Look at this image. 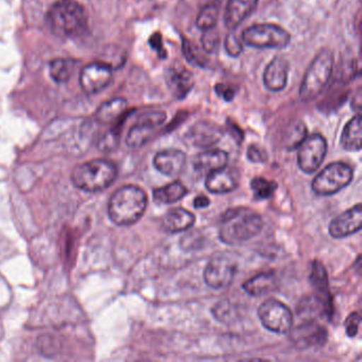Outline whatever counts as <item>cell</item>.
<instances>
[{
  "label": "cell",
  "instance_id": "8fae6325",
  "mask_svg": "<svg viewBox=\"0 0 362 362\" xmlns=\"http://www.w3.org/2000/svg\"><path fill=\"white\" fill-rule=\"evenodd\" d=\"M236 274V264L226 256H216L205 267L204 281L209 287L220 290L230 287Z\"/></svg>",
  "mask_w": 362,
  "mask_h": 362
},
{
  "label": "cell",
  "instance_id": "7c38bea8",
  "mask_svg": "<svg viewBox=\"0 0 362 362\" xmlns=\"http://www.w3.org/2000/svg\"><path fill=\"white\" fill-rule=\"evenodd\" d=\"M113 69L105 63L94 62L86 65L80 74V86L88 95H95L107 88L113 80Z\"/></svg>",
  "mask_w": 362,
  "mask_h": 362
},
{
  "label": "cell",
  "instance_id": "e0dca14e",
  "mask_svg": "<svg viewBox=\"0 0 362 362\" xmlns=\"http://www.w3.org/2000/svg\"><path fill=\"white\" fill-rule=\"evenodd\" d=\"M223 136V131L215 122L201 120L196 122L186 135L192 145L199 148H209L217 144Z\"/></svg>",
  "mask_w": 362,
  "mask_h": 362
},
{
  "label": "cell",
  "instance_id": "7a4b0ae2",
  "mask_svg": "<svg viewBox=\"0 0 362 362\" xmlns=\"http://www.w3.org/2000/svg\"><path fill=\"white\" fill-rule=\"evenodd\" d=\"M148 205L145 190L139 186L126 185L116 190L109 202V216L114 223L129 226L136 223Z\"/></svg>",
  "mask_w": 362,
  "mask_h": 362
},
{
  "label": "cell",
  "instance_id": "277c9868",
  "mask_svg": "<svg viewBox=\"0 0 362 362\" xmlns=\"http://www.w3.org/2000/svg\"><path fill=\"white\" fill-rule=\"evenodd\" d=\"M117 173V167L113 162L99 158L78 165L71 173V181L83 192H98L110 187Z\"/></svg>",
  "mask_w": 362,
  "mask_h": 362
},
{
  "label": "cell",
  "instance_id": "8d00e7d4",
  "mask_svg": "<svg viewBox=\"0 0 362 362\" xmlns=\"http://www.w3.org/2000/svg\"><path fill=\"white\" fill-rule=\"evenodd\" d=\"M149 45L151 46L152 49L158 52V56L160 59L167 58V52L165 50L164 45H163V39L160 33H156L150 37Z\"/></svg>",
  "mask_w": 362,
  "mask_h": 362
},
{
  "label": "cell",
  "instance_id": "ba28073f",
  "mask_svg": "<svg viewBox=\"0 0 362 362\" xmlns=\"http://www.w3.org/2000/svg\"><path fill=\"white\" fill-rule=\"evenodd\" d=\"M257 313L264 327L275 334H287L293 326L291 309L276 298L264 300Z\"/></svg>",
  "mask_w": 362,
  "mask_h": 362
},
{
  "label": "cell",
  "instance_id": "52a82bcc",
  "mask_svg": "<svg viewBox=\"0 0 362 362\" xmlns=\"http://www.w3.org/2000/svg\"><path fill=\"white\" fill-rule=\"evenodd\" d=\"M353 168L346 163L334 162L313 179L311 187L317 196H332L346 187L353 180Z\"/></svg>",
  "mask_w": 362,
  "mask_h": 362
},
{
  "label": "cell",
  "instance_id": "d6986e66",
  "mask_svg": "<svg viewBox=\"0 0 362 362\" xmlns=\"http://www.w3.org/2000/svg\"><path fill=\"white\" fill-rule=\"evenodd\" d=\"M258 0H228L224 12V25L228 30L238 28L254 11Z\"/></svg>",
  "mask_w": 362,
  "mask_h": 362
},
{
  "label": "cell",
  "instance_id": "4fadbf2b",
  "mask_svg": "<svg viewBox=\"0 0 362 362\" xmlns=\"http://www.w3.org/2000/svg\"><path fill=\"white\" fill-rule=\"evenodd\" d=\"M290 338L300 349L323 345L327 341V330L315 320H305L304 323L290 329Z\"/></svg>",
  "mask_w": 362,
  "mask_h": 362
},
{
  "label": "cell",
  "instance_id": "5bb4252c",
  "mask_svg": "<svg viewBox=\"0 0 362 362\" xmlns=\"http://www.w3.org/2000/svg\"><path fill=\"white\" fill-rule=\"evenodd\" d=\"M309 281L315 288V298L323 307L326 317H330L332 313V300L329 292V281L325 267L317 260L311 262Z\"/></svg>",
  "mask_w": 362,
  "mask_h": 362
},
{
  "label": "cell",
  "instance_id": "d6a6232c",
  "mask_svg": "<svg viewBox=\"0 0 362 362\" xmlns=\"http://www.w3.org/2000/svg\"><path fill=\"white\" fill-rule=\"evenodd\" d=\"M224 48H226V54L232 58L240 56L243 50V43L233 33H230L226 37V41H224Z\"/></svg>",
  "mask_w": 362,
  "mask_h": 362
},
{
  "label": "cell",
  "instance_id": "f1b7e54d",
  "mask_svg": "<svg viewBox=\"0 0 362 362\" xmlns=\"http://www.w3.org/2000/svg\"><path fill=\"white\" fill-rule=\"evenodd\" d=\"M306 124L300 120H296L288 129L285 136V147L288 151L296 150L303 141L306 139Z\"/></svg>",
  "mask_w": 362,
  "mask_h": 362
},
{
  "label": "cell",
  "instance_id": "484cf974",
  "mask_svg": "<svg viewBox=\"0 0 362 362\" xmlns=\"http://www.w3.org/2000/svg\"><path fill=\"white\" fill-rule=\"evenodd\" d=\"M361 117L358 114L345 124L341 135V146L346 151L359 152L361 150Z\"/></svg>",
  "mask_w": 362,
  "mask_h": 362
},
{
  "label": "cell",
  "instance_id": "30bf717a",
  "mask_svg": "<svg viewBox=\"0 0 362 362\" xmlns=\"http://www.w3.org/2000/svg\"><path fill=\"white\" fill-rule=\"evenodd\" d=\"M296 149L300 170L305 173H313L325 158L327 141L321 134L309 135Z\"/></svg>",
  "mask_w": 362,
  "mask_h": 362
},
{
  "label": "cell",
  "instance_id": "2e32d148",
  "mask_svg": "<svg viewBox=\"0 0 362 362\" xmlns=\"http://www.w3.org/2000/svg\"><path fill=\"white\" fill-rule=\"evenodd\" d=\"M239 179L240 177L236 169L224 166L209 173L205 181V187L211 194H228L238 187Z\"/></svg>",
  "mask_w": 362,
  "mask_h": 362
},
{
  "label": "cell",
  "instance_id": "d4e9b609",
  "mask_svg": "<svg viewBox=\"0 0 362 362\" xmlns=\"http://www.w3.org/2000/svg\"><path fill=\"white\" fill-rule=\"evenodd\" d=\"M276 288L274 272H262L245 281L243 289L251 296H262L272 292Z\"/></svg>",
  "mask_w": 362,
  "mask_h": 362
},
{
  "label": "cell",
  "instance_id": "4316f807",
  "mask_svg": "<svg viewBox=\"0 0 362 362\" xmlns=\"http://www.w3.org/2000/svg\"><path fill=\"white\" fill-rule=\"evenodd\" d=\"M188 190L180 181L156 188L153 192V200L158 204H173L183 199Z\"/></svg>",
  "mask_w": 362,
  "mask_h": 362
},
{
  "label": "cell",
  "instance_id": "83f0119b",
  "mask_svg": "<svg viewBox=\"0 0 362 362\" xmlns=\"http://www.w3.org/2000/svg\"><path fill=\"white\" fill-rule=\"evenodd\" d=\"M77 62L71 59H56L52 61L49 66V73L54 81L57 83H65L71 79L75 73Z\"/></svg>",
  "mask_w": 362,
  "mask_h": 362
},
{
  "label": "cell",
  "instance_id": "836d02e7",
  "mask_svg": "<svg viewBox=\"0 0 362 362\" xmlns=\"http://www.w3.org/2000/svg\"><path fill=\"white\" fill-rule=\"evenodd\" d=\"M360 322H361V317H360V313H357V311H354L347 317L344 323L347 336L351 337V338L357 336Z\"/></svg>",
  "mask_w": 362,
  "mask_h": 362
},
{
  "label": "cell",
  "instance_id": "cb8c5ba5",
  "mask_svg": "<svg viewBox=\"0 0 362 362\" xmlns=\"http://www.w3.org/2000/svg\"><path fill=\"white\" fill-rule=\"evenodd\" d=\"M228 160V153L223 150L209 149L197 154L194 160V166L197 170L211 173L226 166Z\"/></svg>",
  "mask_w": 362,
  "mask_h": 362
},
{
  "label": "cell",
  "instance_id": "1f68e13d",
  "mask_svg": "<svg viewBox=\"0 0 362 362\" xmlns=\"http://www.w3.org/2000/svg\"><path fill=\"white\" fill-rule=\"evenodd\" d=\"M202 39V48L207 54H215L219 47V33H217L215 28L209 29V30L203 31Z\"/></svg>",
  "mask_w": 362,
  "mask_h": 362
},
{
  "label": "cell",
  "instance_id": "f546056e",
  "mask_svg": "<svg viewBox=\"0 0 362 362\" xmlns=\"http://www.w3.org/2000/svg\"><path fill=\"white\" fill-rule=\"evenodd\" d=\"M219 16V6L216 3L209 4L205 6L197 18V27L202 31L216 28Z\"/></svg>",
  "mask_w": 362,
  "mask_h": 362
},
{
  "label": "cell",
  "instance_id": "4dcf8cb0",
  "mask_svg": "<svg viewBox=\"0 0 362 362\" xmlns=\"http://www.w3.org/2000/svg\"><path fill=\"white\" fill-rule=\"evenodd\" d=\"M251 188L258 200H266L270 198L277 188V184L264 177H254L251 181Z\"/></svg>",
  "mask_w": 362,
  "mask_h": 362
},
{
  "label": "cell",
  "instance_id": "9a60e30c",
  "mask_svg": "<svg viewBox=\"0 0 362 362\" xmlns=\"http://www.w3.org/2000/svg\"><path fill=\"white\" fill-rule=\"evenodd\" d=\"M361 204L355 205L349 211L334 218L329 224V234L334 238H344L361 230Z\"/></svg>",
  "mask_w": 362,
  "mask_h": 362
},
{
  "label": "cell",
  "instance_id": "f35d334b",
  "mask_svg": "<svg viewBox=\"0 0 362 362\" xmlns=\"http://www.w3.org/2000/svg\"><path fill=\"white\" fill-rule=\"evenodd\" d=\"M211 204V201L204 194H199L194 200V209H205Z\"/></svg>",
  "mask_w": 362,
  "mask_h": 362
},
{
  "label": "cell",
  "instance_id": "9c48e42d",
  "mask_svg": "<svg viewBox=\"0 0 362 362\" xmlns=\"http://www.w3.org/2000/svg\"><path fill=\"white\" fill-rule=\"evenodd\" d=\"M166 119L167 114L163 111L148 112L139 116L127 135V146L132 149L143 147L153 139L156 130L166 122Z\"/></svg>",
  "mask_w": 362,
  "mask_h": 362
},
{
  "label": "cell",
  "instance_id": "8992f818",
  "mask_svg": "<svg viewBox=\"0 0 362 362\" xmlns=\"http://www.w3.org/2000/svg\"><path fill=\"white\" fill-rule=\"evenodd\" d=\"M243 43L254 48H286L291 41L290 33L274 24H257L247 27L241 35Z\"/></svg>",
  "mask_w": 362,
  "mask_h": 362
},
{
  "label": "cell",
  "instance_id": "6da1fadb",
  "mask_svg": "<svg viewBox=\"0 0 362 362\" xmlns=\"http://www.w3.org/2000/svg\"><path fill=\"white\" fill-rule=\"evenodd\" d=\"M48 25L54 35L66 39H77L88 29L86 8L76 0H58L50 8Z\"/></svg>",
  "mask_w": 362,
  "mask_h": 362
},
{
  "label": "cell",
  "instance_id": "3957f363",
  "mask_svg": "<svg viewBox=\"0 0 362 362\" xmlns=\"http://www.w3.org/2000/svg\"><path fill=\"white\" fill-rule=\"evenodd\" d=\"M264 228L258 214L245 209H230L222 216L220 239L228 245H238L254 238Z\"/></svg>",
  "mask_w": 362,
  "mask_h": 362
},
{
  "label": "cell",
  "instance_id": "44dd1931",
  "mask_svg": "<svg viewBox=\"0 0 362 362\" xmlns=\"http://www.w3.org/2000/svg\"><path fill=\"white\" fill-rule=\"evenodd\" d=\"M194 222H196V217L192 211L177 207L165 214L162 219V228L169 234H177V233L189 230Z\"/></svg>",
  "mask_w": 362,
  "mask_h": 362
},
{
  "label": "cell",
  "instance_id": "ffe728a7",
  "mask_svg": "<svg viewBox=\"0 0 362 362\" xmlns=\"http://www.w3.org/2000/svg\"><path fill=\"white\" fill-rule=\"evenodd\" d=\"M289 63L285 59H273L264 71V84L267 90L273 93L281 92L288 83Z\"/></svg>",
  "mask_w": 362,
  "mask_h": 362
},
{
  "label": "cell",
  "instance_id": "ac0fdd59",
  "mask_svg": "<svg viewBox=\"0 0 362 362\" xmlns=\"http://www.w3.org/2000/svg\"><path fill=\"white\" fill-rule=\"evenodd\" d=\"M186 154L179 149H166L158 152L154 156L153 164L156 170L167 177H177L183 171Z\"/></svg>",
  "mask_w": 362,
  "mask_h": 362
},
{
  "label": "cell",
  "instance_id": "d590c367",
  "mask_svg": "<svg viewBox=\"0 0 362 362\" xmlns=\"http://www.w3.org/2000/svg\"><path fill=\"white\" fill-rule=\"evenodd\" d=\"M247 158L252 163H264L267 160V152L258 145H250L247 151Z\"/></svg>",
  "mask_w": 362,
  "mask_h": 362
},
{
  "label": "cell",
  "instance_id": "7402d4cb",
  "mask_svg": "<svg viewBox=\"0 0 362 362\" xmlns=\"http://www.w3.org/2000/svg\"><path fill=\"white\" fill-rule=\"evenodd\" d=\"M166 83L175 98L184 99L194 88V76L185 69H170L166 75Z\"/></svg>",
  "mask_w": 362,
  "mask_h": 362
},
{
  "label": "cell",
  "instance_id": "74e56055",
  "mask_svg": "<svg viewBox=\"0 0 362 362\" xmlns=\"http://www.w3.org/2000/svg\"><path fill=\"white\" fill-rule=\"evenodd\" d=\"M216 93L218 96L222 97L226 101H232L235 97L234 90L228 86H223V84H217L215 88Z\"/></svg>",
  "mask_w": 362,
  "mask_h": 362
},
{
  "label": "cell",
  "instance_id": "603a6c76",
  "mask_svg": "<svg viewBox=\"0 0 362 362\" xmlns=\"http://www.w3.org/2000/svg\"><path fill=\"white\" fill-rule=\"evenodd\" d=\"M128 103L122 98H116L103 103L95 114V120L99 124H112L128 117Z\"/></svg>",
  "mask_w": 362,
  "mask_h": 362
},
{
  "label": "cell",
  "instance_id": "e575fe53",
  "mask_svg": "<svg viewBox=\"0 0 362 362\" xmlns=\"http://www.w3.org/2000/svg\"><path fill=\"white\" fill-rule=\"evenodd\" d=\"M182 50H183V56L185 57L187 62L190 64L198 65V66H202L200 61H199L198 57H197L196 52H194V46L188 41L187 39L183 37L182 39Z\"/></svg>",
  "mask_w": 362,
  "mask_h": 362
},
{
  "label": "cell",
  "instance_id": "5b68a950",
  "mask_svg": "<svg viewBox=\"0 0 362 362\" xmlns=\"http://www.w3.org/2000/svg\"><path fill=\"white\" fill-rule=\"evenodd\" d=\"M334 54L324 49L313 59L303 78L300 88V98L303 103H309L317 98L327 86L334 71Z\"/></svg>",
  "mask_w": 362,
  "mask_h": 362
}]
</instances>
